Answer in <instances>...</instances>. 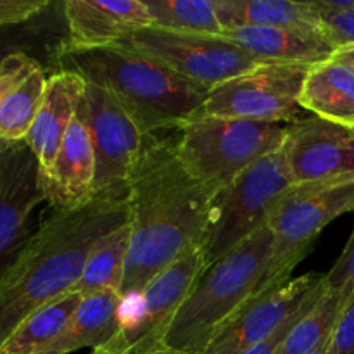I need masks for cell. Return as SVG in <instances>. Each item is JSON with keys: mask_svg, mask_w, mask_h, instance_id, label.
Listing matches in <instances>:
<instances>
[{"mask_svg": "<svg viewBox=\"0 0 354 354\" xmlns=\"http://www.w3.org/2000/svg\"><path fill=\"white\" fill-rule=\"evenodd\" d=\"M218 37L225 38L252 57L275 64L313 66L335 54V47L324 35H308L279 28H225Z\"/></svg>", "mask_w": 354, "mask_h": 354, "instance_id": "obj_19", "label": "cell"}, {"mask_svg": "<svg viewBox=\"0 0 354 354\" xmlns=\"http://www.w3.org/2000/svg\"><path fill=\"white\" fill-rule=\"evenodd\" d=\"M351 296L353 292L349 290H337L325 286L324 292L294 322L289 334L283 339L280 354H308L327 344L342 308Z\"/></svg>", "mask_w": 354, "mask_h": 354, "instance_id": "obj_23", "label": "cell"}, {"mask_svg": "<svg viewBox=\"0 0 354 354\" xmlns=\"http://www.w3.org/2000/svg\"><path fill=\"white\" fill-rule=\"evenodd\" d=\"M216 6L223 30L259 26L327 37L313 0H216Z\"/></svg>", "mask_w": 354, "mask_h": 354, "instance_id": "obj_21", "label": "cell"}, {"mask_svg": "<svg viewBox=\"0 0 354 354\" xmlns=\"http://www.w3.org/2000/svg\"><path fill=\"white\" fill-rule=\"evenodd\" d=\"M50 9V7H48ZM47 10L38 14L33 19L19 24H6L0 26V66L16 54H28L38 59V55H47L52 64L61 41H50L48 35Z\"/></svg>", "mask_w": 354, "mask_h": 354, "instance_id": "obj_27", "label": "cell"}, {"mask_svg": "<svg viewBox=\"0 0 354 354\" xmlns=\"http://www.w3.org/2000/svg\"><path fill=\"white\" fill-rule=\"evenodd\" d=\"M123 45L207 92L259 66L275 64L252 57L221 37L178 33L156 26L137 31Z\"/></svg>", "mask_w": 354, "mask_h": 354, "instance_id": "obj_9", "label": "cell"}, {"mask_svg": "<svg viewBox=\"0 0 354 354\" xmlns=\"http://www.w3.org/2000/svg\"><path fill=\"white\" fill-rule=\"evenodd\" d=\"M201 248L192 249L159 273L140 296L123 306L120 330L107 344L90 354H156L162 344L176 311L204 272Z\"/></svg>", "mask_w": 354, "mask_h": 354, "instance_id": "obj_8", "label": "cell"}, {"mask_svg": "<svg viewBox=\"0 0 354 354\" xmlns=\"http://www.w3.org/2000/svg\"><path fill=\"white\" fill-rule=\"evenodd\" d=\"M335 57L342 59V61H348L351 62V64L354 66V45L353 47H344V48H339L337 52H335Z\"/></svg>", "mask_w": 354, "mask_h": 354, "instance_id": "obj_33", "label": "cell"}, {"mask_svg": "<svg viewBox=\"0 0 354 354\" xmlns=\"http://www.w3.org/2000/svg\"><path fill=\"white\" fill-rule=\"evenodd\" d=\"M83 296L66 294L61 299L38 308L3 342L0 354H40L61 335Z\"/></svg>", "mask_w": 354, "mask_h": 354, "instance_id": "obj_25", "label": "cell"}, {"mask_svg": "<svg viewBox=\"0 0 354 354\" xmlns=\"http://www.w3.org/2000/svg\"><path fill=\"white\" fill-rule=\"evenodd\" d=\"M324 289H325V279H324V287H322V290H320V292H317V294H315V296L311 297V299L308 301V303L304 304V306H301L299 310H297L296 313H294L292 317H290L289 320H287L286 324H283L282 327H280L279 330H277L275 334H273L272 337L268 339V341L261 342V344H259V346H256V348H252L251 351H248V353H245V354H280V348H282V342H283V339H286V335L289 334V330H290V327H292V325H294V322H296L297 318H299L301 315L304 313V310H306V308L310 306V304L313 303V301L317 299V297L320 296L322 292H324Z\"/></svg>", "mask_w": 354, "mask_h": 354, "instance_id": "obj_32", "label": "cell"}, {"mask_svg": "<svg viewBox=\"0 0 354 354\" xmlns=\"http://www.w3.org/2000/svg\"><path fill=\"white\" fill-rule=\"evenodd\" d=\"M44 190L52 209H69L95 197V154L80 109L62 138Z\"/></svg>", "mask_w": 354, "mask_h": 354, "instance_id": "obj_18", "label": "cell"}, {"mask_svg": "<svg viewBox=\"0 0 354 354\" xmlns=\"http://www.w3.org/2000/svg\"><path fill=\"white\" fill-rule=\"evenodd\" d=\"M325 351H327V344L322 346V348L315 349V351H311V353H308V354H325Z\"/></svg>", "mask_w": 354, "mask_h": 354, "instance_id": "obj_34", "label": "cell"}, {"mask_svg": "<svg viewBox=\"0 0 354 354\" xmlns=\"http://www.w3.org/2000/svg\"><path fill=\"white\" fill-rule=\"evenodd\" d=\"M86 82L71 71H54L47 80L44 100L24 142L40 166L41 185L48 178L69 124L78 114Z\"/></svg>", "mask_w": 354, "mask_h": 354, "instance_id": "obj_16", "label": "cell"}, {"mask_svg": "<svg viewBox=\"0 0 354 354\" xmlns=\"http://www.w3.org/2000/svg\"><path fill=\"white\" fill-rule=\"evenodd\" d=\"M311 66L263 64L211 90L197 118H239L290 124L303 118L299 97Z\"/></svg>", "mask_w": 354, "mask_h": 354, "instance_id": "obj_11", "label": "cell"}, {"mask_svg": "<svg viewBox=\"0 0 354 354\" xmlns=\"http://www.w3.org/2000/svg\"><path fill=\"white\" fill-rule=\"evenodd\" d=\"M156 354H169V353H166V351H162V353H156Z\"/></svg>", "mask_w": 354, "mask_h": 354, "instance_id": "obj_35", "label": "cell"}, {"mask_svg": "<svg viewBox=\"0 0 354 354\" xmlns=\"http://www.w3.org/2000/svg\"><path fill=\"white\" fill-rule=\"evenodd\" d=\"M292 185L354 180V131L304 116L289 124L282 145Z\"/></svg>", "mask_w": 354, "mask_h": 354, "instance_id": "obj_13", "label": "cell"}, {"mask_svg": "<svg viewBox=\"0 0 354 354\" xmlns=\"http://www.w3.org/2000/svg\"><path fill=\"white\" fill-rule=\"evenodd\" d=\"M128 249H130V221L111 232L93 248L78 282L69 294L90 296L106 290L120 292L127 270Z\"/></svg>", "mask_w": 354, "mask_h": 354, "instance_id": "obj_24", "label": "cell"}, {"mask_svg": "<svg viewBox=\"0 0 354 354\" xmlns=\"http://www.w3.org/2000/svg\"><path fill=\"white\" fill-rule=\"evenodd\" d=\"M325 354H354V294L342 308Z\"/></svg>", "mask_w": 354, "mask_h": 354, "instance_id": "obj_29", "label": "cell"}, {"mask_svg": "<svg viewBox=\"0 0 354 354\" xmlns=\"http://www.w3.org/2000/svg\"><path fill=\"white\" fill-rule=\"evenodd\" d=\"M328 41L339 48L354 45V0H313Z\"/></svg>", "mask_w": 354, "mask_h": 354, "instance_id": "obj_28", "label": "cell"}, {"mask_svg": "<svg viewBox=\"0 0 354 354\" xmlns=\"http://www.w3.org/2000/svg\"><path fill=\"white\" fill-rule=\"evenodd\" d=\"M287 128L286 123L203 116L176 130L173 144L190 173L218 194L252 165L282 149Z\"/></svg>", "mask_w": 354, "mask_h": 354, "instance_id": "obj_5", "label": "cell"}, {"mask_svg": "<svg viewBox=\"0 0 354 354\" xmlns=\"http://www.w3.org/2000/svg\"><path fill=\"white\" fill-rule=\"evenodd\" d=\"M47 68L28 54L10 55L0 66V142H23L47 88Z\"/></svg>", "mask_w": 354, "mask_h": 354, "instance_id": "obj_17", "label": "cell"}, {"mask_svg": "<svg viewBox=\"0 0 354 354\" xmlns=\"http://www.w3.org/2000/svg\"><path fill=\"white\" fill-rule=\"evenodd\" d=\"M52 66L109 90L154 135L196 120L209 93L123 44L92 50L61 48Z\"/></svg>", "mask_w": 354, "mask_h": 354, "instance_id": "obj_3", "label": "cell"}, {"mask_svg": "<svg viewBox=\"0 0 354 354\" xmlns=\"http://www.w3.org/2000/svg\"><path fill=\"white\" fill-rule=\"evenodd\" d=\"M299 102L304 113L354 130V66L335 55L311 66Z\"/></svg>", "mask_w": 354, "mask_h": 354, "instance_id": "obj_20", "label": "cell"}, {"mask_svg": "<svg viewBox=\"0 0 354 354\" xmlns=\"http://www.w3.org/2000/svg\"><path fill=\"white\" fill-rule=\"evenodd\" d=\"M123 304L116 290L83 296L61 335L40 354H69L102 348L120 330Z\"/></svg>", "mask_w": 354, "mask_h": 354, "instance_id": "obj_22", "label": "cell"}, {"mask_svg": "<svg viewBox=\"0 0 354 354\" xmlns=\"http://www.w3.org/2000/svg\"><path fill=\"white\" fill-rule=\"evenodd\" d=\"M50 6L48 0H0V26L26 23Z\"/></svg>", "mask_w": 354, "mask_h": 354, "instance_id": "obj_31", "label": "cell"}, {"mask_svg": "<svg viewBox=\"0 0 354 354\" xmlns=\"http://www.w3.org/2000/svg\"><path fill=\"white\" fill-rule=\"evenodd\" d=\"M214 197L216 192L183 165L173 140L154 133L147 138L127 189L130 249L120 290L124 304L182 256L201 248Z\"/></svg>", "mask_w": 354, "mask_h": 354, "instance_id": "obj_1", "label": "cell"}, {"mask_svg": "<svg viewBox=\"0 0 354 354\" xmlns=\"http://www.w3.org/2000/svg\"><path fill=\"white\" fill-rule=\"evenodd\" d=\"M292 185L283 151L279 149L252 165L216 194L201 244L209 266L268 223L280 197Z\"/></svg>", "mask_w": 354, "mask_h": 354, "instance_id": "obj_7", "label": "cell"}, {"mask_svg": "<svg viewBox=\"0 0 354 354\" xmlns=\"http://www.w3.org/2000/svg\"><path fill=\"white\" fill-rule=\"evenodd\" d=\"M152 26L168 31L218 37L223 30L216 0H145Z\"/></svg>", "mask_w": 354, "mask_h": 354, "instance_id": "obj_26", "label": "cell"}, {"mask_svg": "<svg viewBox=\"0 0 354 354\" xmlns=\"http://www.w3.org/2000/svg\"><path fill=\"white\" fill-rule=\"evenodd\" d=\"M47 201L26 142H0V279L30 239V216Z\"/></svg>", "mask_w": 354, "mask_h": 354, "instance_id": "obj_14", "label": "cell"}, {"mask_svg": "<svg viewBox=\"0 0 354 354\" xmlns=\"http://www.w3.org/2000/svg\"><path fill=\"white\" fill-rule=\"evenodd\" d=\"M64 40L57 50H92L124 44L144 28L152 26L145 0H66L61 3Z\"/></svg>", "mask_w": 354, "mask_h": 354, "instance_id": "obj_15", "label": "cell"}, {"mask_svg": "<svg viewBox=\"0 0 354 354\" xmlns=\"http://www.w3.org/2000/svg\"><path fill=\"white\" fill-rule=\"evenodd\" d=\"M80 114L95 154V196H127L131 173L152 133L114 93L88 82Z\"/></svg>", "mask_w": 354, "mask_h": 354, "instance_id": "obj_10", "label": "cell"}, {"mask_svg": "<svg viewBox=\"0 0 354 354\" xmlns=\"http://www.w3.org/2000/svg\"><path fill=\"white\" fill-rule=\"evenodd\" d=\"M354 211V180L290 185L268 216L272 252L254 296L292 280L294 270L335 218Z\"/></svg>", "mask_w": 354, "mask_h": 354, "instance_id": "obj_6", "label": "cell"}, {"mask_svg": "<svg viewBox=\"0 0 354 354\" xmlns=\"http://www.w3.org/2000/svg\"><path fill=\"white\" fill-rule=\"evenodd\" d=\"M268 225L206 266L176 311L162 349L169 354H201L225 324L254 296L270 252Z\"/></svg>", "mask_w": 354, "mask_h": 354, "instance_id": "obj_4", "label": "cell"}, {"mask_svg": "<svg viewBox=\"0 0 354 354\" xmlns=\"http://www.w3.org/2000/svg\"><path fill=\"white\" fill-rule=\"evenodd\" d=\"M353 131H354V130H353Z\"/></svg>", "mask_w": 354, "mask_h": 354, "instance_id": "obj_36", "label": "cell"}, {"mask_svg": "<svg viewBox=\"0 0 354 354\" xmlns=\"http://www.w3.org/2000/svg\"><path fill=\"white\" fill-rule=\"evenodd\" d=\"M322 273H304L286 286L252 296L201 354H245L268 341L301 306L324 287Z\"/></svg>", "mask_w": 354, "mask_h": 354, "instance_id": "obj_12", "label": "cell"}, {"mask_svg": "<svg viewBox=\"0 0 354 354\" xmlns=\"http://www.w3.org/2000/svg\"><path fill=\"white\" fill-rule=\"evenodd\" d=\"M128 220L127 196L52 211L0 279V349L33 311L71 292L93 248Z\"/></svg>", "mask_w": 354, "mask_h": 354, "instance_id": "obj_2", "label": "cell"}, {"mask_svg": "<svg viewBox=\"0 0 354 354\" xmlns=\"http://www.w3.org/2000/svg\"><path fill=\"white\" fill-rule=\"evenodd\" d=\"M325 286L337 290L344 289L354 294V227L342 254L339 256L330 272L325 273Z\"/></svg>", "mask_w": 354, "mask_h": 354, "instance_id": "obj_30", "label": "cell"}]
</instances>
